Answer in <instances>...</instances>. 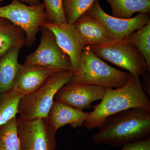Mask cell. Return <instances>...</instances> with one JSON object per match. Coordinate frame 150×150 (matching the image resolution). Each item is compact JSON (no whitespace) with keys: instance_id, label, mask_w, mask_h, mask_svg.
I'll list each match as a JSON object with an SVG mask.
<instances>
[{"instance_id":"e0dca14e","label":"cell","mask_w":150,"mask_h":150,"mask_svg":"<svg viewBox=\"0 0 150 150\" xmlns=\"http://www.w3.org/2000/svg\"><path fill=\"white\" fill-rule=\"evenodd\" d=\"M110 5L112 16L129 19L136 13H150V0H105Z\"/></svg>"},{"instance_id":"5b68a950","label":"cell","mask_w":150,"mask_h":150,"mask_svg":"<svg viewBox=\"0 0 150 150\" xmlns=\"http://www.w3.org/2000/svg\"><path fill=\"white\" fill-rule=\"evenodd\" d=\"M0 17L7 19L25 33L26 47L35 43L36 35L47 21L43 3L35 6L27 5L17 0H12L7 5L0 7Z\"/></svg>"},{"instance_id":"603a6c76","label":"cell","mask_w":150,"mask_h":150,"mask_svg":"<svg viewBox=\"0 0 150 150\" xmlns=\"http://www.w3.org/2000/svg\"><path fill=\"white\" fill-rule=\"evenodd\" d=\"M120 150H150V138L139 140L123 145Z\"/></svg>"},{"instance_id":"ffe728a7","label":"cell","mask_w":150,"mask_h":150,"mask_svg":"<svg viewBox=\"0 0 150 150\" xmlns=\"http://www.w3.org/2000/svg\"><path fill=\"white\" fill-rule=\"evenodd\" d=\"M126 39L136 46L144 58L150 71V22L137 31L131 33Z\"/></svg>"},{"instance_id":"cb8c5ba5","label":"cell","mask_w":150,"mask_h":150,"mask_svg":"<svg viewBox=\"0 0 150 150\" xmlns=\"http://www.w3.org/2000/svg\"><path fill=\"white\" fill-rule=\"evenodd\" d=\"M21 2L25 3L30 6H35L40 4V0H17Z\"/></svg>"},{"instance_id":"30bf717a","label":"cell","mask_w":150,"mask_h":150,"mask_svg":"<svg viewBox=\"0 0 150 150\" xmlns=\"http://www.w3.org/2000/svg\"><path fill=\"white\" fill-rule=\"evenodd\" d=\"M107 88L100 86L75 83L71 82L61 88L55 100L81 110L91 108L92 103L101 100Z\"/></svg>"},{"instance_id":"7402d4cb","label":"cell","mask_w":150,"mask_h":150,"mask_svg":"<svg viewBox=\"0 0 150 150\" xmlns=\"http://www.w3.org/2000/svg\"><path fill=\"white\" fill-rule=\"evenodd\" d=\"M47 21L54 23H67L63 0H43Z\"/></svg>"},{"instance_id":"277c9868","label":"cell","mask_w":150,"mask_h":150,"mask_svg":"<svg viewBox=\"0 0 150 150\" xmlns=\"http://www.w3.org/2000/svg\"><path fill=\"white\" fill-rule=\"evenodd\" d=\"M74 74L71 71L56 72L38 88L23 96L19 103V118L24 120L48 118L56 94L69 82Z\"/></svg>"},{"instance_id":"d4e9b609","label":"cell","mask_w":150,"mask_h":150,"mask_svg":"<svg viewBox=\"0 0 150 150\" xmlns=\"http://www.w3.org/2000/svg\"><path fill=\"white\" fill-rule=\"evenodd\" d=\"M4 0H0V4H1V3L3 1H4Z\"/></svg>"},{"instance_id":"9c48e42d","label":"cell","mask_w":150,"mask_h":150,"mask_svg":"<svg viewBox=\"0 0 150 150\" xmlns=\"http://www.w3.org/2000/svg\"><path fill=\"white\" fill-rule=\"evenodd\" d=\"M99 19L107 30L113 42L125 39L150 22V14L139 13L129 19L117 18L109 15L100 6L98 0L94 1L86 13Z\"/></svg>"},{"instance_id":"4fadbf2b","label":"cell","mask_w":150,"mask_h":150,"mask_svg":"<svg viewBox=\"0 0 150 150\" xmlns=\"http://www.w3.org/2000/svg\"><path fill=\"white\" fill-rule=\"evenodd\" d=\"M89 112H83L64 103L54 100L48 114V119L54 131L69 125L72 128L83 127Z\"/></svg>"},{"instance_id":"5bb4252c","label":"cell","mask_w":150,"mask_h":150,"mask_svg":"<svg viewBox=\"0 0 150 150\" xmlns=\"http://www.w3.org/2000/svg\"><path fill=\"white\" fill-rule=\"evenodd\" d=\"M56 72L57 71L35 65L21 64L13 87L25 96L38 88Z\"/></svg>"},{"instance_id":"7c38bea8","label":"cell","mask_w":150,"mask_h":150,"mask_svg":"<svg viewBox=\"0 0 150 150\" xmlns=\"http://www.w3.org/2000/svg\"><path fill=\"white\" fill-rule=\"evenodd\" d=\"M74 25L85 46L113 42L102 23L86 13L78 19Z\"/></svg>"},{"instance_id":"8992f818","label":"cell","mask_w":150,"mask_h":150,"mask_svg":"<svg viewBox=\"0 0 150 150\" xmlns=\"http://www.w3.org/2000/svg\"><path fill=\"white\" fill-rule=\"evenodd\" d=\"M90 46L102 60L127 70L134 76H140L148 71L144 56L126 38L108 44Z\"/></svg>"},{"instance_id":"6da1fadb","label":"cell","mask_w":150,"mask_h":150,"mask_svg":"<svg viewBox=\"0 0 150 150\" xmlns=\"http://www.w3.org/2000/svg\"><path fill=\"white\" fill-rule=\"evenodd\" d=\"M83 126L88 131L100 129L106 119L115 113L133 108L150 111V100L145 93L140 76L132 74L126 84L114 89L108 87L101 102L92 107Z\"/></svg>"},{"instance_id":"2e32d148","label":"cell","mask_w":150,"mask_h":150,"mask_svg":"<svg viewBox=\"0 0 150 150\" xmlns=\"http://www.w3.org/2000/svg\"><path fill=\"white\" fill-rule=\"evenodd\" d=\"M25 44V35L20 28L0 17V56L11 48Z\"/></svg>"},{"instance_id":"9a60e30c","label":"cell","mask_w":150,"mask_h":150,"mask_svg":"<svg viewBox=\"0 0 150 150\" xmlns=\"http://www.w3.org/2000/svg\"><path fill=\"white\" fill-rule=\"evenodd\" d=\"M21 46L13 47L0 56V93L9 91L20 68L18 57Z\"/></svg>"},{"instance_id":"ac0fdd59","label":"cell","mask_w":150,"mask_h":150,"mask_svg":"<svg viewBox=\"0 0 150 150\" xmlns=\"http://www.w3.org/2000/svg\"><path fill=\"white\" fill-rule=\"evenodd\" d=\"M24 96L13 87L8 91L0 93V126L16 117L19 103Z\"/></svg>"},{"instance_id":"ba28073f","label":"cell","mask_w":150,"mask_h":150,"mask_svg":"<svg viewBox=\"0 0 150 150\" xmlns=\"http://www.w3.org/2000/svg\"><path fill=\"white\" fill-rule=\"evenodd\" d=\"M21 150H56V132L48 118L24 120L17 118Z\"/></svg>"},{"instance_id":"7a4b0ae2","label":"cell","mask_w":150,"mask_h":150,"mask_svg":"<svg viewBox=\"0 0 150 150\" xmlns=\"http://www.w3.org/2000/svg\"><path fill=\"white\" fill-rule=\"evenodd\" d=\"M150 135V111L133 108L108 117L91 139L95 144L118 147L147 139Z\"/></svg>"},{"instance_id":"8fae6325","label":"cell","mask_w":150,"mask_h":150,"mask_svg":"<svg viewBox=\"0 0 150 150\" xmlns=\"http://www.w3.org/2000/svg\"><path fill=\"white\" fill-rule=\"evenodd\" d=\"M42 28L49 29L54 33L58 45L69 56L71 71L75 72L79 66L82 53L85 46L74 24L46 21L42 25Z\"/></svg>"},{"instance_id":"d6986e66","label":"cell","mask_w":150,"mask_h":150,"mask_svg":"<svg viewBox=\"0 0 150 150\" xmlns=\"http://www.w3.org/2000/svg\"><path fill=\"white\" fill-rule=\"evenodd\" d=\"M0 150H21L16 117L0 126Z\"/></svg>"},{"instance_id":"44dd1931","label":"cell","mask_w":150,"mask_h":150,"mask_svg":"<svg viewBox=\"0 0 150 150\" xmlns=\"http://www.w3.org/2000/svg\"><path fill=\"white\" fill-rule=\"evenodd\" d=\"M95 0H63L67 23L73 25L87 12Z\"/></svg>"},{"instance_id":"3957f363","label":"cell","mask_w":150,"mask_h":150,"mask_svg":"<svg viewBox=\"0 0 150 150\" xmlns=\"http://www.w3.org/2000/svg\"><path fill=\"white\" fill-rule=\"evenodd\" d=\"M131 75L108 65L87 46L83 50L79 66L70 82L118 88L126 84Z\"/></svg>"},{"instance_id":"52a82bcc","label":"cell","mask_w":150,"mask_h":150,"mask_svg":"<svg viewBox=\"0 0 150 150\" xmlns=\"http://www.w3.org/2000/svg\"><path fill=\"white\" fill-rule=\"evenodd\" d=\"M41 30L40 44L34 52L26 56L24 64L56 71H71L69 58L58 45L53 32L45 28Z\"/></svg>"}]
</instances>
